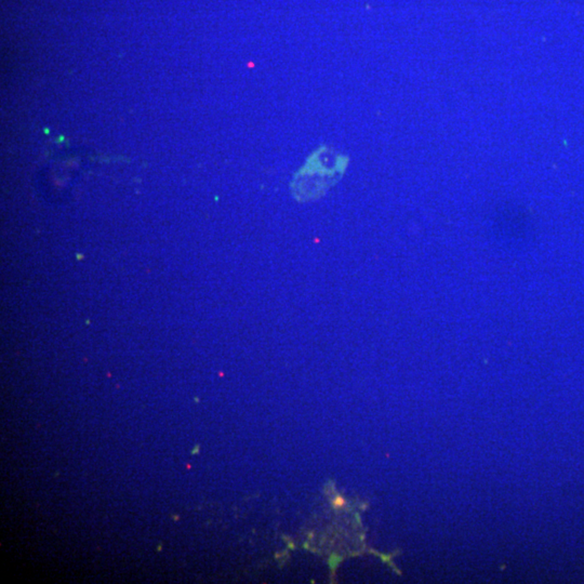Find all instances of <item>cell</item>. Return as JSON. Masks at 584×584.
<instances>
[{
	"label": "cell",
	"mask_w": 584,
	"mask_h": 584,
	"mask_svg": "<svg viewBox=\"0 0 584 584\" xmlns=\"http://www.w3.org/2000/svg\"><path fill=\"white\" fill-rule=\"evenodd\" d=\"M347 163L345 155L321 146L295 173L291 183L293 197L302 202L319 198L342 178Z\"/></svg>",
	"instance_id": "obj_1"
}]
</instances>
